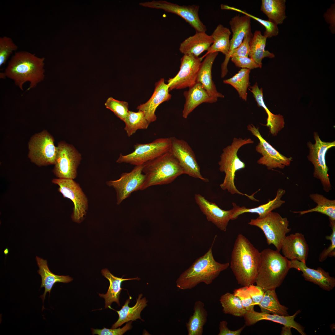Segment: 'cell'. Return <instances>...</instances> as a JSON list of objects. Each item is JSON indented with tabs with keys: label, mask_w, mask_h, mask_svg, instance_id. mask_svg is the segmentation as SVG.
<instances>
[{
	"label": "cell",
	"mask_w": 335,
	"mask_h": 335,
	"mask_svg": "<svg viewBox=\"0 0 335 335\" xmlns=\"http://www.w3.org/2000/svg\"><path fill=\"white\" fill-rule=\"evenodd\" d=\"M132 321L128 322L122 328H107L104 327L102 329L91 328L92 334L99 335H122L127 331L131 329L132 326Z\"/></svg>",
	"instance_id": "47"
},
{
	"label": "cell",
	"mask_w": 335,
	"mask_h": 335,
	"mask_svg": "<svg viewBox=\"0 0 335 335\" xmlns=\"http://www.w3.org/2000/svg\"><path fill=\"white\" fill-rule=\"evenodd\" d=\"M102 275L109 281V286L108 289L105 294H99L100 297L105 300V308L112 309L111 307L112 302H115L120 306L119 302L120 294L123 288L121 287L122 283L124 281L140 279L136 278L123 279L118 278L113 275L107 269H103L101 271Z\"/></svg>",
	"instance_id": "31"
},
{
	"label": "cell",
	"mask_w": 335,
	"mask_h": 335,
	"mask_svg": "<svg viewBox=\"0 0 335 335\" xmlns=\"http://www.w3.org/2000/svg\"><path fill=\"white\" fill-rule=\"evenodd\" d=\"M142 294L138 295L136 303L133 306H129L128 304L130 302V299H128L120 310H115L118 314L119 318L117 321L112 325V328H116L125 323L135 321L138 319L144 321L141 319L140 314L143 310L147 306V301L145 297L142 298Z\"/></svg>",
	"instance_id": "30"
},
{
	"label": "cell",
	"mask_w": 335,
	"mask_h": 335,
	"mask_svg": "<svg viewBox=\"0 0 335 335\" xmlns=\"http://www.w3.org/2000/svg\"><path fill=\"white\" fill-rule=\"evenodd\" d=\"M193 310V315L186 324L188 335H202L208 315L203 302L200 300L195 302Z\"/></svg>",
	"instance_id": "32"
},
{
	"label": "cell",
	"mask_w": 335,
	"mask_h": 335,
	"mask_svg": "<svg viewBox=\"0 0 335 335\" xmlns=\"http://www.w3.org/2000/svg\"><path fill=\"white\" fill-rule=\"evenodd\" d=\"M171 145L170 138H158L148 143H136L133 151L126 155L120 154L116 162L135 166L143 165L170 151Z\"/></svg>",
	"instance_id": "10"
},
{
	"label": "cell",
	"mask_w": 335,
	"mask_h": 335,
	"mask_svg": "<svg viewBox=\"0 0 335 335\" xmlns=\"http://www.w3.org/2000/svg\"><path fill=\"white\" fill-rule=\"evenodd\" d=\"M211 35L206 32H196L193 35L185 39L180 44V51L184 55H192L196 57L207 51L213 43Z\"/></svg>",
	"instance_id": "26"
},
{
	"label": "cell",
	"mask_w": 335,
	"mask_h": 335,
	"mask_svg": "<svg viewBox=\"0 0 335 335\" xmlns=\"http://www.w3.org/2000/svg\"><path fill=\"white\" fill-rule=\"evenodd\" d=\"M228 323L226 321L220 322L219 325V332L218 335H239L244 329L245 324L240 328L235 330H230L227 327Z\"/></svg>",
	"instance_id": "50"
},
{
	"label": "cell",
	"mask_w": 335,
	"mask_h": 335,
	"mask_svg": "<svg viewBox=\"0 0 335 335\" xmlns=\"http://www.w3.org/2000/svg\"><path fill=\"white\" fill-rule=\"evenodd\" d=\"M287 217H283L277 212H271L264 217L251 219L248 224L257 226L264 233L269 245H273L280 252L283 241L287 234L291 230Z\"/></svg>",
	"instance_id": "7"
},
{
	"label": "cell",
	"mask_w": 335,
	"mask_h": 335,
	"mask_svg": "<svg viewBox=\"0 0 335 335\" xmlns=\"http://www.w3.org/2000/svg\"><path fill=\"white\" fill-rule=\"evenodd\" d=\"M285 2V0H262L260 10L269 20L277 25L281 24L286 18Z\"/></svg>",
	"instance_id": "35"
},
{
	"label": "cell",
	"mask_w": 335,
	"mask_h": 335,
	"mask_svg": "<svg viewBox=\"0 0 335 335\" xmlns=\"http://www.w3.org/2000/svg\"><path fill=\"white\" fill-rule=\"evenodd\" d=\"M45 58L25 51L15 52L5 71L0 73V78L12 80L21 90L26 82H29L27 91L35 88L45 77Z\"/></svg>",
	"instance_id": "1"
},
{
	"label": "cell",
	"mask_w": 335,
	"mask_h": 335,
	"mask_svg": "<svg viewBox=\"0 0 335 335\" xmlns=\"http://www.w3.org/2000/svg\"><path fill=\"white\" fill-rule=\"evenodd\" d=\"M300 312L299 310L292 315L284 316L262 312H258L254 310L247 311L243 317L246 326L253 325L261 320H267L284 326L290 327L295 329L302 335H305L306 334L304 332V327L294 320L296 316Z\"/></svg>",
	"instance_id": "23"
},
{
	"label": "cell",
	"mask_w": 335,
	"mask_h": 335,
	"mask_svg": "<svg viewBox=\"0 0 335 335\" xmlns=\"http://www.w3.org/2000/svg\"><path fill=\"white\" fill-rule=\"evenodd\" d=\"M218 54V52L209 53L203 57L204 58L201 63L196 79V82L200 83L210 95L217 98L224 96L217 91L212 80V66Z\"/></svg>",
	"instance_id": "25"
},
{
	"label": "cell",
	"mask_w": 335,
	"mask_h": 335,
	"mask_svg": "<svg viewBox=\"0 0 335 335\" xmlns=\"http://www.w3.org/2000/svg\"><path fill=\"white\" fill-rule=\"evenodd\" d=\"M313 137L315 144L310 141L307 145L309 149L307 156L308 160L313 165V176L320 180L323 190L326 192L332 190V186L328 173V169L325 159V154L328 150L335 146V141L326 142L322 141L317 132H315Z\"/></svg>",
	"instance_id": "9"
},
{
	"label": "cell",
	"mask_w": 335,
	"mask_h": 335,
	"mask_svg": "<svg viewBox=\"0 0 335 335\" xmlns=\"http://www.w3.org/2000/svg\"><path fill=\"white\" fill-rule=\"evenodd\" d=\"M248 90L252 93L259 106L262 107L268 115L266 125L269 127L270 132L274 136H276L284 127V121L282 115L272 113L265 105L264 101L262 88H260L257 83L250 87Z\"/></svg>",
	"instance_id": "29"
},
{
	"label": "cell",
	"mask_w": 335,
	"mask_h": 335,
	"mask_svg": "<svg viewBox=\"0 0 335 335\" xmlns=\"http://www.w3.org/2000/svg\"><path fill=\"white\" fill-rule=\"evenodd\" d=\"M105 105L106 108L111 110L116 116L124 122L129 111L127 102L120 101L110 97L107 99Z\"/></svg>",
	"instance_id": "42"
},
{
	"label": "cell",
	"mask_w": 335,
	"mask_h": 335,
	"mask_svg": "<svg viewBox=\"0 0 335 335\" xmlns=\"http://www.w3.org/2000/svg\"><path fill=\"white\" fill-rule=\"evenodd\" d=\"M248 129L259 141L256 150L262 155L257 161L260 164L266 166L268 169H283L290 165L292 161L291 157H287L279 153L261 136L259 129L252 124L248 125Z\"/></svg>",
	"instance_id": "14"
},
{
	"label": "cell",
	"mask_w": 335,
	"mask_h": 335,
	"mask_svg": "<svg viewBox=\"0 0 335 335\" xmlns=\"http://www.w3.org/2000/svg\"><path fill=\"white\" fill-rule=\"evenodd\" d=\"M253 143L254 141L250 138L243 139L234 138L231 144L223 150L218 164L220 171L225 174L223 181L220 185L221 189L227 190L231 194L244 195L252 200L257 201L258 200L254 197L255 193L250 195L242 193L237 189L234 184L236 172L245 167V163L240 160L237 155L238 151L243 146Z\"/></svg>",
	"instance_id": "6"
},
{
	"label": "cell",
	"mask_w": 335,
	"mask_h": 335,
	"mask_svg": "<svg viewBox=\"0 0 335 335\" xmlns=\"http://www.w3.org/2000/svg\"><path fill=\"white\" fill-rule=\"evenodd\" d=\"M36 259L39 270L37 271L41 277L40 288H44L43 294L40 297L41 298L43 304L47 293L50 294L54 284L57 282L68 283L73 280L69 276L59 275L53 273L49 270L47 260L36 256Z\"/></svg>",
	"instance_id": "28"
},
{
	"label": "cell",
	"mask_w": 335,
	"mask_h": 335,
	"mask_svg": "<svg viewBox=\"0 0 335 335\" xmlns=\"http://www.w3.org/2000/svg\"><path fill=\"white\" fill-rule=\"evenodd\" d=\"M143 167V165L136 166L130 172L122 174L119 179L106 182L107 185L116 191L117 204H120L132 192L141 190L145 177Z\"/></svg>",
	"instance_id": "16"
},
{
	"label": "cell",
	"mask_w": 335,
	"mask_h": 335,
	"mask_svg": "<svg viewBox=\"0 0 335 335\" xmlns=\"http://www.w3.org/2000/svg\"><path fill=\"white\" fill-rule=\"evenodd\" d=\"M267 38L263 35L260 30H256L250 43L249 58L252 59L262 67V60L265 57H275L274 54L265 50Z\"/></svg>",
	"instance_id": "34"
},
{
	"label": "cell",
	"mask_w": 335,
	"mask_h": 335,
	"mask_svg": "<svg viewBox=\"0 0 335 335\" xmlns=\"http://www.w3.org/2000/svg\"><path fill=\"white\" fill-rule=\"evenodd\" d=\"M145 180L141 190L153 185L168 184L185 174L183 168L170 152L143 165Z\"/></svg>",
	"instance_id": "5"
},
{
	"label": "cell",
	"mask_w": 335,
	"mask_h": 335,
	"mask_svg": "<svg viewBox=\"0 0 335 335\" xmlns=\"http://www.w3.org/2000/svg\"><path fill=\"white\" fill-rule=\"evenodd\" d=\"M260 252V262L255 283L264 291L275 289L282 284L291 269L290 260L280 252L270 248Z\"/></svg>",
	"instance_id": "4"
},
{
	"label": "cell",
	"mask_w": 335,
	"mask_h": 335,
	"mask_svg": "<svg viewBox=\"0 0 335 335\" xmlns=\"http://www.w3.org/2000/svg\"><path fill=\"white\" fill-rule=\"evenodd\" d=\"M260 259V252L244 236L239 234L235 241L230 262V267L238 284L248 286L255 283Z\"/></svg>",
	"instance_id": "2"
},
{
	"label": "cell",
	"mask_w": 335,
	"mask_h": 335,
	"mask_svg": "<svg viewBox=\"0 0 335 335\" xmlns=\"http://www.w3.org/2000/svg\"><path fill=\"white\" fill-rule=\"evenodd\" d=\"M258 305L261 312H263L284 316L289 315L288 308L280 303L275 289L265 291L262 300Z\"/></svg>",
	"instance_id": "37"
},
{
	"label": "cell",
	"mask_w": 335,
	"mask_h": 335,
	"mask_svg": "<svg viewBox=\"0 0 335 335\" xmlns=\"http://www.w3.org/2000/svg\"><path fill=\"white\" fill-rule=\"evenodd\" d=\"M290 265L291 269L301 271L305 280L318 285L324 290L330 291L335 286V278L321 267L316 269L310 268L306 266V263L297 260H290Z\"/></svg>",
	"instance_id": "20"
},
{
	"label": "cell",
	"mask_w": 335,
	"mask_h": 335,
	"mask_svg": "<svg viewBox=\"0 0 335 335\" xmlns=\"http://www.w3.org/2000/svg\"><path fill=\"white\" fill-rule=\"evenodd\" d=\"M309 197L317 204L316 206L307 210L292 212L302 215L308 213L316 212L324 214L330 220L335 221V200L329 199L323 195L318 193L311 194Z\"/></svg>",
	"instance_id": "36"
},
{
	"label": "cell",
	"mask_w": 335,
	"mask_h": 335,
	"mask_svg": "<svg viewBox=\"0 0 335 335\" xmlns=\"http://www.w3.org/2000/svg\"><path fill=\"white\" fill-rule=\"evenodd\" d=\"M140 5L145 7L162 9L176 14L189 24L196 32H206L207 30L206 26L199 17V7L198 5H180L163 0L141 2Z\"/></svg>",
	"instance_id": "13"
},
{
	"label": "cell",
	"mask_w": 335,
	"mask_h": 335,
	"mask_svg": "<svg viewBox=\"0 0 335 335\" xmlns=\"http://www.w3.org/2000/svg\"><path fill=\"white\" fill-rule=\"evenodd\" d=\"M286 191L282 188H279L275 198L267 203L261 205L256 207L248 208L245 206L240 207L234 203H232L234 211L232 220L237 219L240 215L245 213H255L258 214V217H262L274 210L280 207L285 203V201L281 198L285 194Z\"/></svg>",
	"instance_id": "27"
},
{
	"label": "cell",
	"mask_w": 335,
	"mask_h": 335,
	"mask_svg": "<svg viewBox=\"0 0 335 335\" xmlns=\"http://www.w3.org/2000/svg\"><path fill=\"white\" fill-rule=\"evenodd\" d=\"M330 226L332 230V233L330 235L326 236V239L331 241V244L327 248L324 250L320 254L319 260L322 262L326 260L328 257L335 256V221L329 220Z\"/></svg>",
	"instance_id": "44"
},
{
	"label": "cell",
	"mask_w": 335,
	"mask_h": 335,
	"mask_svg": "<svg viewBox=\"0 0 335 335\" xmlns=\"http://www.w3.org/2000/svg\"><path fill=\"white\" fill-rule=\"evenodd\" d=\"M185 102L182 111V116L186 118L198 106L203 103H212L216 102L217 98L211 96L202 84L196 82L189 89L183 93Z\"/></svg>",
	"instance_id": "24"
},
{
	"label": "cell",
	"mask_w": 335,
	"mask_h": 335,
	"mask_svg": "<svg viewBox=\"0 0 335 335\" xmlns=\"http://www.w3.org/2000/svg\"><path fill=\"white\" fill-rule=\"evenodd\" d=\"M247 290L251 296L255 305H258L262 300L265 291L260 286L251 284L247 286Z\"/></svg>",
	"instance_id": "49"
},
{
	"label": "cell",
	"mask_w": 335,
	"mask_h": 335,
	"mask_svg": "<svg viewBox=\"0 0 335 335\" xmlns=\"http://www.w3.org/2000/svg\"><path fill=\"white\" fill-rule=\"evenodd\" d=\"M219 301L225 314L242 317L247 312L240 299L233 293H225L221 296Z\"/></svg>",
	"instance_id": "39"
},
{
	"label": "cell",
	"mask_w": 335,
	"mask_h": 335,
	"mask_svg": "<svg viewBox=\"0 0 335 335\" xmlns=\"http://www.w3.org/2000/svg\"><path fill=\"white\" fill-rule=\"evenodd\" d=\"M284 256L289 260H297L306 263L309 246L304 234L296 233L286 236L281 246Z\"/></svg>",
	"instance_id": "21"
},
{
	"label": "cell",
	"mask_w": 335,
	"mask_h": 335,
	"mask_svg": "<svg viewBox=\"0 0 335 335\" xmlns=\"http://www.w3.org/2000/svg\"><path fill=\"white\" fill-rule=\"evenodd\" d=\"M124 130L127 136L130 137L138 129H147L150 124L142 111L137 112L129 111L124 122Z\"/></svg>",
	"instance_id": "40"
},
{
	"label": "cell",
	"mask_w": 335,
	"mask_h": 335,
	"mask_svg": "<svg viewBox=\"0 0 335 335\" xmlns=\"http://www.w3.org/2000/svg\"><path fill=\"white\" fill-rule=\"evenodd\" d=\"M230 58L232 61L238 67L250 70L260 68L252 59L248 57H233Z\"/></svg>",
	"instance_id": "48"
},
{
	"label": "cell",
	"mask_w": 335,
	"mask_h": 335,
	"mask_svg": "<svg viewBox=\"0 0 335 335\" xmlns=\"http://www.w3.org/2000/svg\"><path fill=\"white\" fill-rule=\"evenodd\" d=\"M231 33L230 29L221 24L218 25L211 35L213 43L202 58L211 53L220 52L226 56L230 48V37Z\"/></svg>",
	"instance_id": "33"
},
{
	"label": "cell",
	"mask_w": 335,
	"mask_h": 335,
	"mask_svg": "<svg viewBox=\"0 0 335 335\" xmlns=\"http://www.w3.org/2000/svg\"><path fill=\"white\" fill-rule=\"evenodd\" d=\"M291 327L287 326H284L282 328L280 334L282 335H292Z\"/></svg>",
	"instance_id": "51"
},
{
	"label": "cell",
	"mask_w": 335,
	"mask_h": 335,
	"mask_svg": "<svg viewBox=\"0 0 335 335\" xmlns=\"http://www.w3.org/2000/svg\"><path fill=\"white\" fill-rule=\"evenodd\" d=\"M221 7L222 9L233 10L242 13L257 20L265 27V31L263 35L267 38L276 36L279 34V30L277 25L271 21L262 19L248 13L245 11L226 5L221 4Z\"/></svg>",
	"instance_id": "41"
},
{
	"label": "cell",
	"mask_w": 335,
	"mask_h": 335,
	"mask_svg": "<svg viewBox=\"0 0 335 335\" xmlns=\"http://www.w3.org/2000/svg\"><path fill=\"white\" fill-rule=\"evenodd\" d=\"M250 69L242 68L231 78L223 80L224 83L233 87L237 91L239 97L245 101L247 100V89L250 84Z\"/></svg>",
	"instance_id": "38"
},
{
	"label": "cell",
	"mask_w": 335,
	"mask_h": 335,
	"mask_svg": "<svg viewBox=\"0 0 335 335\" xmlns=\"http://www.w3.org/2000/svg\"><path fill=\"white\" fill-rule=\"evenodd\" d=\"M18 46L11 38H0V66L5 64L9 57L18 49Z\"/></svg>",
	"instance_id": "43"
},
{
	"label": "cell",
	"mask_w": 335,
	"mask_h": 335,
	"mask_svg": "<svg viewBox=\"0 0 335 335\" xmlns=\"http://www.w3.org/2000/svg\"><path fill=\"white\" fill-rule=\"evenodd\" d=\"M253 35L251 29L247 32L241 44L234 51L230 58L233 57H248L250 50V43Z\"/></svg>",
	"instance_id": "45"
},
{
	"label": "cell",
	"mask_w": 335,
	"mask_h": 335,
	"mask_svg": "<svg viewBox=\"0 0 335 335\" xmlns=\"http://www.w3.org/2000/svg\"><path fill=\"white\" fill-rule=\"evenodd\" d=\"M251 19L246 15H238L234 16L230 21L229 24L232 35V38L230 40L229 53L225 57L221 65L222 78L225 77L227 73V65L232 53L241 44L247 32L251 29Z\"/></svg>",
	"instance_id": "19"
},
{
	"label": "cell",
	"mask_w": 335,
	"mask_h": 335,
	"mask_svg": "<svg viewBox=\"0 0 335 335\" xmlns=\"http://www.w3.org/2000/svg\"><path fill=\"white\" fill-rule=\"evenodd\" d=\"M195 201L208 221L212 222L221 230L225 232L229 221L232 220L234 209L223 210L215 203L210 202L199 194L194 195Z\"/></svg>",
	"instance_id": "18"
},
{
	"label": "cell",
	"mask_w": 335,
	"mask_h": 335,
	"mask_svg": "<svg viewBox=\"0 0 335 335\" xmlns=\"http://www.w3.org/2000/svg\"><path fill=\"white\" fill-rule=\"evenodd\" d=\"M215 236L211 246L203 256L197 259L192 265L183 272L176 281V287L181 290L190 289L201 283L208 285L212 283L221 272L227 269L229 263H221L214 259L212 248L216 237Z\"/></svg>",
	"instance_id": "3"
},
{
	"label": "cell",
	"mask_w": 335,
	"mask_h": 335,
	"mask_svg": "<svg viewBox=\"0 0 335 335\" xmlns=\"http://www.w3.org/2000/svg\"><path fill=\"white\" fill-rule=\"evenodd\" d=\"M57 148L54 174L58 178L74 179L81 159L80 154L73 146L64 141L60 142Z\"/></svg>",
	"instance_id": "12"
},
{
	"label": "cell",
	"mask_w": 335,
	"mask_h": 335,
	"mask_svg": "<svg viewBox=\"0 0 335 335\" xmlns=\"http://www.w3.org/2000/svg\"><path fill=\"white\" fill-rule=\"evenodd\" d=\"M73 180L54 179L52 182L59 186L58 191L64 198L69 199L73 202L74 207L71 218L73 221L79 223L83 220L86 215L88 208V201L79 184Z\"/></svg>",
	"instance_id": "11"
},
{
	"label": "cell",
	"mask_w": 335,
	"mask_h": 335,
	"mask_svg": "<svg viewBox=\"0 0 335 335\" xmlns=\"http://www.w3.org/2000/svg\"><path fill=\"white\" fill-rule=\"evenodd\" d=\"M247 286L236 289L234 291L233 294L240 300L241 303L247 311L254 310L255 306L250 295L247 290Z\"/></svg>",
	"instance_id": "46"
},
{
	"label": "cell",
	"mask_w": 335,
	"mask_h": 335,
	"mask_svg": "<svg viewBox=\"0 0 335 335\" xmlns=\"http://www.w3.org/2000/svg\"><path fill=\"white\" fill-rule=\"evenodd\" d=\"M53 136L46 130L35 133L28 143V157L31 161L38 166L54 165L57 148Z\"/></svg>",
	"instance_id": "8"
},
{
	"label": "cell",
	"mask_w": 335,
	"mask_h": 335,
	"mask_svg": "<svg viewBox=\"0 0 335 335\" xmlns=\"http://www.w3.org/2000/svg\"><path fill=\"white\" fill-rule=\"evenodd\" d=\"M171 145L170 152L179 162L186 174L193 177L208 182V179L201 174L200 168L195 154L188 143L182 139L175 137H170Z\"/></svg>",
	"instance_id": "15"
},
{
	"label": "cell",
	"mask_w": 335,
	"mask_h": 335,
	"mask_svg": "<svg viewBox=\"0 0 335 335\" xmlns=\"http://www.w3.org/2000/svg\"><path fill=\"white\" fill-rule=\"evenodd\" d=\"M203 59L202 57L184 55L181 59L178 72L174 77L169 78L168 81L169 91L190 88L194 85Z\"/></svg>",
	"instance_id": "17"
},
{
	"label": "cell",
	"mask_w": 335,
	"mask_h": 335,
	"mask_svg": "<svg viewBox=\"0 0 335 335\" xmlns=\"http://www.w3.org/2000/svg\"><path fill=\"white\" fill-rule=\"evenodd\" d=\"M169 91L168 85L165 83L164 78H162L155 84L154 92L149 100L137 107V109L143 112L150 123L157 119L155 112L157 107L171 99L172 96Z\"/></svg>",
	"instance_id": "22"
}]
</instances>
